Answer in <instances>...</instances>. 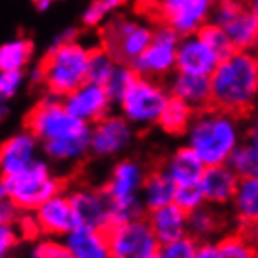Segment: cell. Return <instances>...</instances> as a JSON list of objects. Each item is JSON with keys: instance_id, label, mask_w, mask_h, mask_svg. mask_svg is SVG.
<instances>
[{"instance_id": "obj_6", "label": "cell", "mask_w": 258, "mask_h": 258, "mask_svg": "<svg viewBox=\"0 0 258 258\" xmlns=\"http://www.w3.org/2000/svg\"><path fill=\"white\" fill-rule=\"evenodd\" d=\"M155 26L144 19L114 15L99 28V47L120 66L133 68L154 39Z\"/></svg>"}, {"instance_id": "obj_15", "label": "cell", "mask_w": 258, "mask_h": 258, "mask_svg": "<svg viewBox=\"0 0 258 258\" xmlns=\"http://www.w3.org/2000/svg\"><path fill=\"white\" fill-rule=\"evenodd\" d=\"M64 105L77 120L92 127L94 123L103 120L105 116H109V109L112 101H110L105 86L86 83L79 90L73 92L70 97H66Z\"/></svg>"}, {"instance_id": "obj_26", "label": "cell", "mask_w": 258, "mask_h": 258, "mask_svg": "<svg viewBox=\"0 0 258 258\" xmlns=\"http://www.w3.org/2000/svg\"><path fill=\"white\" fill-rule=\"evenodd\" d=\"M236 228H243L258 221V178H241L232 202Z\"/></svg>"}, {"instance_id": "obj_3", "label": "cell", "mask_w": 258, "mask_h": 258, "mask_svg": "<svg viewBox=\"0 0 258 258\" xmlns=\"http://www.w3.org/2000/svg\"><path fill=\"white\" fill-rule=\"evenodd\" d=\"M238 122V118L213 107L197 112L187 133V146L199 155L206 168L230 163L234 152L243 141Z\"/></svg>"}, {"instance_id": "obj_7", "label": "cell", "mask_w": 258, "mask_h": 258, "mask_svg": "<svg viewBox=\"0 0 258 258\" xmlns=\"http://www.w3.org/2000/svg\"><path fill=\"white\" fill-rule=\"evenodd\" d=\"M25 131L41 144L54 141H64L73 137H83L90 133V125L71 114L64 105V99L41 97L23 118Z\"/></svg>"}, {"instance_id": "obj_31", "label": "cell", "mask_w": 258, "mask_h": 258, "mask_svg": "<svg viewBox=\"0 0 258 258\" xmlns=\"http://www.w3.org/2000/svg\"><path fill=\"white\" fill-rule=\"evenodd\" d=\"M215 243H217L221 258H256V249L238 228L225 234Z\"/></svg>"}, {"instance_id": "obj_42", "label": "cell", "mask_w": 258, "mask_h": 258, "mask_svg": "<svg viewBox=\"0 0 258 258\" xmlns=\"http://www.w3.org/2000/svg\"><path fill=\"white\" fill-rule=\"evenodd\" d=\"M195 258H221L217 243H199Z\"/></svg>"}, {"instance_id": "obj_16", "label": "cell", "mask_w": 258, "mask_h": 258, "mask_svg": "<svg viewBox=\"0 0 258 258\" xmlns=\"http://www.w3.org/2000/svg\"><path fill=\"white\" fill-rule=\"evenodd\" d=\"M39 232L47 238H66L77 228V217L71 206L70 195L60 193L34 212Z\"/></svg>"}, {"instance_id": "obj_17", "label": "cell", "mask_w": 258, "mask_h": 258, "mask_svg": "<svg viewBox=\"0 0 258 258\" xmlns=\"http://www.w3.org/2000/svg\"><path fill=\"white\" fill-rule=\"evenodd\" d=\"M36 155H38V141L28 131H21L6 139L0 150L2 178L19 176L28 168H32L39 161Z\"/></svg>"}, {"instance_id": "obj_8", "label": "cell", "mask_w": 258, "mask_h": 258, "mask_svg": "<svg viewBox=\"0 0 258 258\" xmlns=\"http://www.w3.org/2000/svg\"><path fill=\"white\" fill-rule=\"evenodd\" d=\"M168 99L170 94L161 83L137 75L118 107L131 125H152L159 122Z\"/></svg>"}, {"instance_id": "obj_12", "label": "cell", "mask_w": 258, "mask_h": 258, "mask_svg": "<svg viewBox=\"0 0 258 258\" xmlns=\"http://www.w3.org/2000/svg\"><path fill=\"white\" fill-rule=\"evenodd\" d=\"M68 195L79 226L107 230L112 225V202L101 187H77Z\"/></svg>"}, {"instance_id": "obj_37", "label": "cell", "mask_w": 258, "mask_h": 258, "mask_svg": "<svg viewBox=\"0 0 258 258\" xmlns=\"http://www.w3.org/2000/svg\"><path fill=\"white\" fill-rule=\"evenodd\" d=\"M28 258H73L68 251L64 241L54 238L38 239L30 249Z\"/></svg>"}, {"instance_id": "obj_45", "label": "cell", "mask_w": 258, "mask_h": 258, "mask_svg": "<svg viewBox=\"0 0 258 258\" xmlns=\"http://www.w3.org/2000/svg\"><path fill=\"white\" fill-rule=\"evenodd\" d=\"M34 6H36L38 12H47V10L51 8V2H49V0H43V2H36Z\"/></svg>"}, {"instance_id": "obj_9", "label": "cell", "mask_w": 258, "mask_h": 258, "mask_svg": "<svg viewBox=\"0 0 258 258\" xmlns=\"http://www.w3.org/2000/svg\"><path fill=\"white\" fill-rule=\"evenodd\" d=\"M210 21L225 30L236 51L254 52L258 49V17L251 4L234 0L217 2L213 4Z\"/></svg>"}, {"instance_id": "obj_32", "label": "cell", "mask_w": 258, "mask_h": 258, "mask_svg": "<svg viewBox=\"0 0 258 258\" xmlns=\"http://www.w3.org/2000/svg\"><path fill=\"white\" fill-rule=\"evenodd\" d=\"M116 68V62L109 52L103 51L101 47H92L90 49V60H88V83L101 84L107 83L112 70Z\"/></svg>"}, {"instance_id": "obj_25", "label": "cell", "mask_w": 258, "mask_h": 258, "mask_svg": "<svg viewBox=\"0 0 258 258\" xmlns=\"http://www.w3.org/2000/svg\"><path fill=\"white\" fill-rule=\"evenodd\" d=\"M226 219L225 213L219 212V208L215 206H204L199 212L189 215V236L195 238L199 243H215L213 238L219 236V239L225 236L226 230Z\"/></svg>"}, {"instance_id": "obj_4", "label": "cell", "mask_w": 258, "mask_h": 258, "mask_svg": "<svg viewBox=\"0 0 258 258\" xmlns=\"http://www.w3.org/2000/svg\"><path fill=\"white\" fill-rule=\"evenodd\" d=\"M66 183L64 178L52 174L45 161H38L23 174L2 178L0 195L19 212L34 213L56 195L64 193Z\"/></svg>"}, {"instance_id": "obj_14", "label": "cell", "mask_w": 258, "mask_h": 258, "mask_svg": "<svg viewBox=\"0 0 258 258\" xmlns=\"http://www.w3.org/2000/svg\"><path fill=\"white\" fill-rule=\"evenodd\" d=\"M146 176H148V168H144L139 161L122 159L112 167L109 178L101 185V189L110 199V202L137 199L142 193Z\"/></svg>"}, {"instance_id": "obj_1", "label": "cell", "mask_w": 258, "mask_h": 258, "mask_svg": "<svg viewBox=\"0 0 258 258\" xmlns=\"http://www.w3.org/2000/svg\"><path fill=\"white\" fill-rule=\"evenodd\" d=\"M210 83L213 109L238 120L251 118L258 101V56L254 52L234 51L221 60Z\"/></svg>"}, {"instance_id": "obj_10", "label": "cell", "mask_w": 258, "mask_h": 258, "mask_svg": "<svg viewBox=\"0 0 258 258\" xmlns=\"http://www.w3.org/2000/svg\"><path fill=\"white\" fill-rule=\"evenodd\" d=\"M110 258H157L161 249L146 219L118 223L105 230Z\"/></svg>"}, {"instance_id": "obj_30", "label": "cell", "mask_w": 258, "mask_h": 258, "mask_svg": "<svg viewBox=\"0 0 258 258\" xmlns=\"http://www.w3.org/2000/svg\"><path fill=\"white\" fill-rule=\"evenodd\" d=\"M228 165L239 178H258V137L245 133Z\"/></svg>"}, {"instance_id": "obj_2", "label": "cell", "mask_w": 258, "mask_h": 258, "mask_svg": "<svg viewBox=\"0 0 258 258\" xmlns=\"http://www.w3.org/2000/svg\"><path fill=\"white\" fill-rule=\"evenodd\" d=\"M90 49L79 41L52 43L30 75L32 84H39L49 97L66 99L88 83Z\"/></svg>"}, {"instance_id": "obj_27", "label": "cell", "mask_w": 258, "mask_h": 258, "mask_svg": "<svg viewBox=\"0 0 258 258\" xmlns=\"http://www.w3.org/2000/svg\"><path fill=\"white\" fill-rule=\"evenodd\" d=\"M195 116H197V110L193 107H189L187 103H183L178 97L170 96L157 125H159V129H161L165 135L181 137L189 133Z\"/></svg>"}, {"instance_id": "obj_36", "label": "cell", "mask_w": 258, "mask_h": 258, "mask_svg": "<svg viewBox=\"0 0 258 258\" xmlns=\"http://www.w3.org/2000/svg\"><path fill=\"white\" fill-rule=\"evenodd\" d=\"M174 204L180 210L191 215V213L199 212L200 208L206 206V199H204V193L200 185H195V187H180L176 189V197H174Z\"/></svg>"}, {"instance_id": "obj_23", "label": "cell", "mask_w": 258, "mask_h": 258, "mask_svg": "<svg viewBox=\"0 0 258 258\" xmlns=\"http://www.w3.org/2000/svg\"><path fill=\"white\" fill-rule=\"evenodd\" d=\"M64 243L73 258H110L109 239L105 230L77 226L66 236Z\"/></svg>"}, {"instance_id": "obj_44", "label": "cell", "mask_w": 258, "mask_h": 258, "mask_svg": "<svg viewBox=\"0 0 258 258\" xmlns=\"http://www.w3.org/2000/svg\"><path fill=\"white\" fill-rule=\"evenodd\" d=\"M249 135L258 137V101L254 105V110H252V116H251V125H249Z\"/></svg>"}, {"instance_id": "obj_28", "label": "cell", "mask_w": 258, "mask_h": 258, "mask_svg": "<svg viewBox=\"0 0 258 258\" xmlns=\"http://www.w3.org/2000/svg\"><path fill=\"white\" fill-rule=\"evenodd\" d=\"M41 148L45 152L47 159H51V161L75 163L90 152V133L83 137L64 139V141L47 142V144H41Z\"/></svg>"}, {"instance_id": "obj_33", "label": "cell", "mask_w": 258, "mask_h": 258, "mask_svg": "<svg viewBox=\"0 0 258 258\" xmlns=\"http://www.w3.org/2000/svg\"><path fill=\"white\" fill-rule=\"evenodd\" d=\"M123 2L120 0H96L83 13V25L88 28H101L105 23H109L118 8H122Z\"/></svg>"}, {"instance_id": "obj_5", "label": "cell", "mask_w": 258, "mask_h": 258, "mask_svg": "<svg viewBox=\"0 0 258 258\" xmlns=\"http://www.w3.org/2000/svg\"><path fill=\"white\" fill-rule=\"evenodd\" d=\"M213 4L210 0H163L141 2L135 13L154 26H167L180 38L197 36L212 19Z\"/></svg>"}, {"instance_id": "obj_38", "label": "cell", "mask_w": 258, "mask_h": 258, "mask_svg": "<svg viewBox=\"0 0 258 258\" xmlns=\"http://www.w3.org/2000/svg\"><path fill=\"white\" fill-rule=\"evenodd\" d=\"M199 249V241L191 236H185L183 239H178L174 243L161 245L157 258H195Z\"/></svg>"}, {"instance_id": "obj_22", "label": "cell", "mask_w": 258, "mask_h": 258, "mask_svg": "<svg viewBox=\"0 0 258 258\" xmlns=\"http://www.w3.org/2000/svg\"><path fill=\"white\" fill-rule=\"evenodd\" d=\"M168 94L172 97L181 99L189 107H193L197 112L212 109V83H210V77L176 73L170 81Z\"/></svg>"}, {"instance_id": "obj_41", "label": "cell", "mask_w": 258, "mask_h": 258, "mask_svg": "<svg viewBox=\"0 0 258 258\" xmlns=\"http://www.w3.org/2000/svg\"><path fill=\"white\" fill-rule=\"evenodd\" d=\"M15 228L19 232L21 239H38V236H41L34 213H21V217L15 223Z\"/></svg>"}, {"instance_id": "obj_29", "label": "cell", "mask_w": 258, "mask_h": 258, "mask_svg": "<svg viewBox=\"0 0 258 258\" xmlns=\"http://www.w3.org/2000/svg\"><path fill=\"white\" fill-rule=\"evenodd\" d=\"M34 43L28 38H15L0 47V70L23 71L32 60Z\"/></svg>"}, {"instance_id": "obj_21", "label": "cell", "mask_w": 258, "mask_h": 258, "mask_svg": "<svg viewBox=\"0 0 258 258\" xmlns=\"http://www.w3.org/2000/svg\"><path fill=\"white\" fill-rule=\"evenodd\" d=\"M146 221L152 226L159 245H168L189 236V215L176 204L148 212Z\"/></svg>"}, {"instance_id": "obj_46", "label": "cell", "mask_w": 258, "mask_h": 258, "mask_svg": "<svg viewBox=\"0 0 258 258\" xmlns=\"http://www.w3.org/2000/svg\"><path fill=\"white\" fill-rule=\"evenodd\" d=\"M251 8H252V12H254V15L258 17V0L256 2H251Z\"/></svg>"}, {"instance_id": "obj_13", "label": "cell", "mask_w": 258, "mask_h": 258, "mask_svg": "<svg viewBox=\"0 0 258 258\" xmlns=\"http://www.w3.org/2000/svg\"><path fill=\"white\" fill-rule=\"evenodd\" d=\"M133 125L122 114H109L90 127V154L112 157L122 154L133 141Z\"/></svg>"}, {"instance_id": "obj_39", "label": "cell", "mask_w": 258, "mask_h": 258, "mask_svg": "<svg viewBox=\"0 0 258 258\" xmlns=\"http://www.w3.org/2000/svg\"><path fill=\"white\" fill-rule=\"evenodd\" d=\"M25 83V71H2L0 73V96L4 101L12 99Z\"/></svg>"}, {"instance_id": "obj_20", "label": "cell", "mask_w": 258, "mask_h": 258, "mask_svg": "<svg viewBox=\"0 0 258 258\" xmlns=\"http://www.w3.org/2000/svg\"><path fill=\"white\" fill-rule=\"evenodd\" d=\"M163 168L178 189L200 185L202 176L206 172V165L200 161V157L189 146L176 148L163 161Z\"/></svg>"}, {"instance_id": "obj_40", "label": "cell", "mask_w": 258, "mask_h": 258, "mask_svg": "<svg viewBox=\"0 0 258 258\" xmlns=\"http://www.w3.org/2000/svg\"><path fill=\"white\" fill-rule=\"evenodd\" d=\"M19 241L21 236L15 225H2V228H0V254H2V258H8V254L17 247Z\"/></svg>"}, {"instance_id": "obj_11", "label": "cell", "mask_w": 258, "mask_h": 258, "mask_svg": "<svg viewBox=\"0 0 258 258\" xmlns=\"http://www.w3.org/2000/svg\"><path fill=\"white\" fill-rule=\"evenodd\" d=\"M180 39V36L167 26H155L152 43L133 66L137 75L152 79V81H159L172 70H176Z\"/></svg>"}, {"instance_id": "obj_24", "label": "cell", "mask_w": 258, "mask_h": 258, "mask_svg": "<svg viewBox=\"0 0 258 258\" xmlns=\"http://www.w3.org/2000/svg\"><path fill=\"white\" fill-rule=\"evenodd\" d=\"M176 185L174 181L168 178V174L163 168V161L148 168V176L142 187V202L148 212L165 208L168 204H174L176 197Z\"/></svg>"}, {"instance_id": "obj_34", "label": "cell", "mask_w": 258, "mask_h": 258, "mask_svg": "<svg viewBox=\"0 0 258 258\" xmlns=\"http://www.w3.org/2000/svg\"><path fill=\"white\" fill-rule=\"evenodd\" d=\"M204 43H206L210 49H212L217 56H219L221 60L226 58V56H230L236 49L232 47V43H230V39H228V36H226V32L221 28L219 25H215V23H208V25H204L202 28H200V32L197 34Z\"/></svg>"}, {"instance_id": "obj_35", "label": "cell", "mask_w": 258, "mask_h": 258, "mask_svg": "<svg viewBox=\"0 0 258 258\" xmlns=\"http://www.w3.org/2000/svg\"><path fill=\"white\" fill-rule=\"evenodd\" d=\"M135 77H137V73L133 68L116 64V68L110 73V77L107 79V83L103 84L112 103H120V101H122L123 94L127 92L131 83L135 81Z\"/></svg>"}, {"instance_id": "obj_19", "label": "cell", "mask_w": 258, "mask_h": 258, "mask_svg": "<svg viewBox=\"0 0 258 258\" xmlns=\"http://www.w3.org/2000/svg\"><path fill=\"white\" fill-rule=\"evenodd\" d=\"M239 180L241 178L234 172L230 165L208 167L204 176H202V181H200V189L204 193L208 206L223 208L232 204Z\"/></svg>"}, {"instance_id": "obj_18", "label": "cell", "mask_w": 258, "mask_h": 258, "mask_svg": "<svg viewBox=\"0 0 258 258\" xmlns=\"http://www.w3.org/2000/svg\"><path fill=\"white\" fill-rule=\"evenodd\" d=\"M219 64L221 58L199 36H189V38L180 39L178 56H176V73L212 77Z\"/></svg>"}, {"instance_id": "obj_43", "label": "cell", "mask_w": 258, "mask_h": 258, "mask_svg": "<svg viewBox=\"0 0 258 258\" xmlns=\"http://www.w3.org/2000/svg\"><path fill=\"white\" fill-rule=\"evenodd\" d=\"M238 230H241V232H243V236L251 241V245L258 251V221H256V223H252V225H249V226L238 228Z\"/></svg>"}]
</instances>
